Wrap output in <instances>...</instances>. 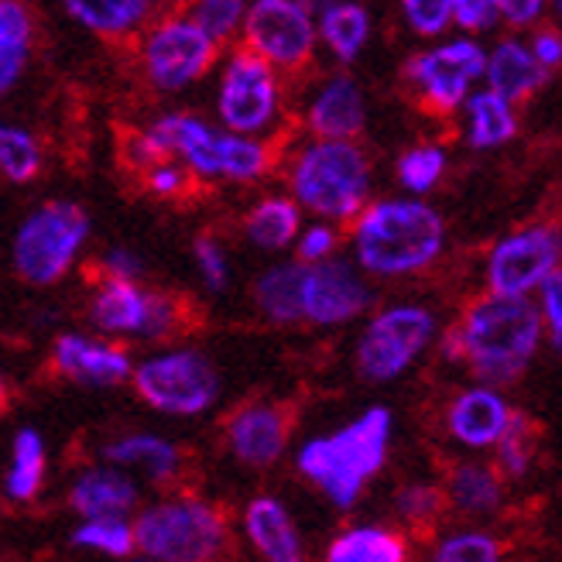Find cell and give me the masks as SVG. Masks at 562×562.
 Returning a JSON list of instances; mask_svg holds the SVG:
<instances>
[{
  "instance_id": "6da1fadb",
  "label": "cell",
  "mask_w": 562,
  "mask_h": 562,
  "mask_svg": "<svg viewBox=\"0 0 562 562\" xmlns=\"http://www.w3.org/2000/svg\"><path fill=\"white\" fill-rule=\"evenodd\" d=\"M391 436V412L368 408L347 429L308 439L299 449V470L313 481L336 508H350L368 476L381 470Z\"/></svg>"
},
{
  "instance_id": "7a4b0ae2",
  "label": "cell",
  "mask_w": 562,
  "mask_h": 562,
  "mask_svg": "<svg viewBox=\"0 0 562 562\" xmlns=\"http://www.w3.org/2000/svg\"><path fill=\"white\" fill-rule=\"evenodd\" d=\"M145 137L161 158L176 155L182 168L200 179L255 182L268 168V151L261 140L216 131L195 114H165L145 131Z\"/></svg>"
},
{
  "instance_id": "3957f363",
  "label": "cell",
  "mask_w": 562,
  "mask_h": 562,
  "mask_svg": "<svg viewBox=\"0 0 562 562\" xmlns=\"http://www.w3.org/2000/svg\"><path fill=\"white\" fill-rule=\"evenodd\" d=\"M357 258L374 274H405L429 265L442 247V220L426 203H378L357 223Z\"/></svg>"
},
{
  "instance_id": "277c9868",
  "label": "cell",
  "mask_w": 562,
  "mask_h": 562,
  "mask_svg": "<svg viewBox=\"0 0 562 562\" xmlns=\"http://www.w3.org/2000/svg\"><path fill=\"white\" fill-rule=\"evenodd\" d=\"M227 546V521L200 497L155 501L134 518V549L148 562H213Z\"/></svg>"
},
{
  "instance_id": "5b68a950",
  "label": "cell",
  "mask_w": 562,
  "mask_h": 562,
  "mask_svg": "<svg viewBox=\"0 0 562 562\" xmlns=\"http://www.w3.org/2000/svg\"><path fill=\"white\" fill-rule=\"evenodd\" d=\"M463 353L484 378H512L539 344V313L525 299H487L467 316Z\"/></svg>"
},
{
  "instance_id": "8992f818",
  "label": "cell",
  "mask_w": 562,
  "mask_h": 562,
  "mask_svg": "<svg viewBox=\"0 0 562 562\" xmlns=\"http://www.w3.org/2000/svg\"><path fill=\"white\" fill-rule=\"evenodd\" d=\"M90 237V216L76 203L48 200L32 210L14 234V268L27 285H55Z\"/></svg>"
},
{
  "instance_id": "52a82bcc",
  "label": "cell",
  "mask_w": 562,
  "mask_h": 562,
  "mask_svg": "<svg viewBox=\"0 0 562 562\" xmlns=\"http://www.w3.org/2000/svg\"><path fill=\"white\" fill-rule=\"evenodd\" d=\"M292 192L319 216H353L368 200V158L350 140H316L292 168Z\"/></svg>"
},
{
  "instance_id": "ba28073f",
  "label": "cell",
  "mask_w": 562,
  "mask_h": 562,
  "mask_svg": "<svg viewBox=\"0 0 562 562\" xmlns=\"http://www.w3.org/2000/svg\"><path fill=\"white\" fill-rule=\"evenodd\" d=\"M140 402L161 415H203L220 398V374L200 350H165L140 360L134 374Z\"/></svg>"
},
{
  "instance_id": "9c48e42d",
  "label": "cell",
  "mask_w": 562,
  "mask_h": 562,
  "mask_svg": "<svg viewBox=\"0 0 562 562\" xmlns=\"http://www.w3.org/2000/svg\"><path fill=\"white\" fill-rule=\"evenodd\" d=\"M140 59H145V72L158 90L176 93L206 76L216 59V42H210L189 14L165 18L145 35Z\"/></svg>"
},
{
  "instance_id": "30bf717a",
  "label": "cell",
  "mask_w": 562,
  "mask_h": 562,
  "mask_svg": "<svg viewBox=\"0 0 562 562\" xmlns=\"http://www.w3.org/2000/svg\"><path fill=\"white\" fill-rule=\"evenodd\" d=\"M216 110L231 134L250 137L265 131L278 110V82L271 66L247 48L234 52L220 76Z\"/></svg>"
},
{
  "instance_id": "8fae6325",
  "label": "cell",
  "mask_w": 562,
  "mask_h": 562,
  "mask_svg": "<svg viewBox=\"0 0 562 562\" xmlns=\"http://www.w3.org/2000/svg\"><path fill=\"white\" fill-rule=\"evenodd\" d=\"M432 336V316L418 305H398L381 313L360 336L357 363L360 374L371 381H391L398 378L408 363L418 357V350Z\"/></svg>"
},
{
  "instance_id": "7c38bea8",
  "label": "cell",
  "mask_w": 562,
  "mask_h": 562,
  "mask_svg": "<svg viewBox=\"0 0 562 562\" xmlns=\"http://www.w3.org/2000/svg\"><path fill=\"white\" fill-rule=\"evenodd\" d=\"M247 52L268 66H302L316 45V24L295 0H258L244 14Z\"/></svg>"
},
{
  "instance_id": "4fadbf2b",
  "label": "cell",
  "mask_w": 562,
  "mask_h": 562,
  "mask_svg": "<svg viewBox=\"0 0 562 562\" xmlns=\"http://www.w3.org/2000/svg\"><path fill=\"white\" fill-rule=\"evenodd\" d=\"M371 295L363 289L357 271L344 261H323V265H305L302 278V319L336 326L360 316L368 308Z\"/></svg>"
},
{
  "instance_id": "5bb4252c",
  "label": "cell",
  "mask_w": 562,
  "mask_h": 562,
  "mask_svg": "<svg viewBox=\"0 0 562 562\" xmlns=\"http://www.w3.org/2000/svg\"><path fill=\"white\" fill-rule=\"evenodd\" d=\"M562 240L552 231H525L508 237L491 258V285L501 299H521L531 285L552 274Z\"/></svg>"
},
{
  "instance_id": "9a60e30c",
  "label": "cell",
  "mask_w": 562,
  "mask_h": 562,
  "mask_svg": "<svg viewBox=\"0 0 562 562\" xmlns=\"http://www.w3.org/2000/svg\"><path fill=\"white\" fill-rule=\"evenodd\" d=\"M52 363L69 381L90 384V387H114L134 374L127 350L103 344V340H90V336H79V333H63L59 340H55Z\"/></svg>"
},
{
  "instance_id": "2e32d148",
  "label": "cell",
  "mask_w": 562,
  "mask_h": 562,
  "mask_svg": "<svg viewBox=\"0 0 562 562\" xmlns=\"http://www.w3.org/2000/svg\"><path fill=\"white\" fill-rule=\"evenodd\" d=\"M484 69H487L484 52L473 42H457V45H442V48L418 55L408 72L422 82V90L436 103L457 106L463 93L470 90V82L476 76H484Z\"/></svg>"
},
{
  "instance_id": "e0dca14e",
  "label": "cell",
  "mask_w": 562,
  "mask_h": 562,
  "mask_svg": "<svg viewBox=\"0 0 562 562\" xmlns=\"http://www.w3.org/2000/svg\"><path fill=\"white\" fill-rule=\"evenodd\" d=\"M137 484L131 481V473L117 467H93L82 470L76 476V484L69 491L72 512L87 518H127L137 504Z\"/></svg>"
},
{
  "instance_id": "ac0fdd59",
  "label": "cell",
  "mask_w": 562,
  "mask_h": 562,
  "mask_svg": "<svg viewBox=\"0 0 562 562\" xmlns=\"http://www.w3.org/2000/svg\"><path fill=\"white\" fill-rule=\"evenodd\" d=\"M227 439H231V449H234V457L240 463L268 467V463H274L281 453H285L289 426H285V418H281L278 408L247 405L231 418Z\"/></svg>"
},
{
  "instance_id": "d6986e66",
  "label": "cell",
  "mask_w": 562,
  "mask_h": 562,
  "mask_svg": "<svg viewBox=\"0 0 562 562\" xmlns=\"http://www.w3.org/2000/svg\"><path fill=\"white\" fill-rule=\"evenodd\" d=\"M244 531L265 562H302V542L292 515L278 497H255L244 512Z\"/></svg>"
},
{
  "instance_id": "ffe728a7",
  "label": "cell",
  "mask_w": 562,
  "mask_h": 562,
  "mask_svg": "<svg viewBox=\"0 0 562 562\" xmlns=\"http://www.w3.org/2000/svg\"><path fill=\"white\" fill-rule=\"evenodd\" d=\"M106 467L117 470H137L140 476H148L151 484H168L182 467V453L176 442H168L155 432H131L114 439L106 449Z\"/></svg>"
},
{
  "instance_id": "44dd1931",
  "label": "cell",
  "mask_w": 562,
  "mask_h": 562,
  "mask_svg": "<svg viewBox=\"0 0 562 562\" xmlns=\"http://www.w3.org/2000/svg\"><path fill=\"white\" fill-rule=\"evenodd\" d=\"M151 313V292H145L137 281H114L106 278L90 302V319L97 329L114 336L145 333Z\"/></svg>"
},
{
  "instance_id": "7402d4cb",
  "label": "cell",
  "mask_w": 562,
  "mask_h": 562,
  "mask_svg": "<svg viewBox=\"0 0 562 562\" xmlns=\"http://www.w3.org/2000/svg\"><path fill=\"white\" fill-rule=\"evenodd\" d=\"M308 127L323 140H347L350 134H357L363 127V97L357 82L347 76L329 79L313 110H308Z\"/></svg>"
},
{
  "instance_id": "603a6c76",
  "label": "cell",
  "mask_w": 562,
  "mask_h": 562,
  "mask_svg": "<svg viewBox=\"0 0 562 562\" xmlns=\"http://www.w3.org/2000/svg\"><path fill=\"white\" fill-rule=\"evenodd\" d=\"M508 408L504 402L487 387H473L453 405V415H449V426H453L457 439L467 446H487L494 439L504 436L508 429Z\"/></svg>"
},
{
  "instance_id": "cb8c5ba5",
  "label": "cell",
  "mask_w": 562,
  "mask_h": 562,
  "mask_svg": "<svg viewBox=\"0 0 562 562\" xmlns=\"http://www.w3.org/2000/svg\"><path fill=\"white\" fill-rule=\"evenodd\" d=\"M35 21L18 0H0V97H8L27 69Z\"/></svg>"
},
{
  "instance_id": "d4e9b609",
  "label": "cell",
  "mask_w": 562,
  "mask_h": 562,
  "mask_svg": "<svg viewBox=\"0 0 562 562\" xmlns=\"http://www.w3.org/2000/svg\"><path fill=\"white\" fill-rule=\"evenodd\" d=\"M66 14L76 24L90 27L93 35L121 38L148 21L151 4L148 0H66Z\"/></svg>"
},
{
  "instance_id": "484cf974",
  "label": "cell",
  "mask_w": 562,
  "mask_h": 562,
  "mask_svg": "<svg viewBox=\"0 0 562 562\" xmlns=\"http://www.w3.org/2000/svg\"><path fill=\"white\" fill-rule=\"evenodd\" d=\"M487 79H491L494 97H501L504 103H508L515 97H525L528 90H536L546 79V69L536 63V55H528L518 42H504L491 55Z\"/></svg>"
},
{
  "instance_id": "4316f807",
  "label": "cell",
  "mask_w": 562,
  "mask_h": 562,
  "mask_svg": "<svg viewBox=\"0 0 562 562\" xmlns=\"http://www.w3.org/2000/svg\"><path fill=\"white\" fill-rule=\"evenodd\" d=\"M302 278H305L302 261L268 268L255 285V299L261 305V313L271 316L274 323L302 319Z\"/></svg>"
},
{
  "instance_id": "83f0119b",
  "label": "cell",
  "mask_w": 562,
  "mask_h": 562,
  "mask_svg": "<svg viewBox=\"0 0 562 562\" xmlns=\"http://www.w3.org/2000/svg\"><path fill=\"white\" fill-rule=\"evenodd\" d=\"M319 35L333 48L336 59L353 63L360 48L368 45L371 18L360 4H326L319 14Z\"/></svg>"
},
{
  "instance_id": "f1b7e54d",
  "label": "cell",
  "mask_w": 562,
  "mask_h": 562,
  "mask_svg": "<svg viewBox=\"0 0 562 562\" xmlns=\"http://www.w3.org/2000/svg\"><path fill=\"white\" fill-rule=\"evenodd\" d=\"M45 481V439L35 429H21L11 446V467L4 491L11 501H32Z\"/></svg>"
},
{
  "instance_id": "f546056e",
  "label": "cell",
  "mask_w": 562,
  "mask_h": 562,
  "mask_svg": "<svg viewBox=\"0 0 562 562\" xmlns=\"http://www.w3.org/2000/svg\"><path fill=\"white\" fill-rule=\"evenodd\" d=\"M244 231H247L250 244H258L265 250L289 247L299 237V206L292 200L271 195V200H261L255 210L247 213Z\"/></svg>"
},
{
  "instance_id": "4dcf8cb0",
  "label": "cell",
  "mask_w": 562,
  "mask_h": 562,
  "mask_svg": "<svg viewBox=\"0 0 562 562\" xmlns=\"http://www.w3.org/2000/svg\"><path fill=\"white\" fill-rule=\"evenodd\" d=\"M326 562H405V546L384 528H353L329 546Z\"/></svg>"
},
{
  "instance_id": "1f68e13d",
  "label": "cell",
  "mask_w": 562,
  "mask_h": 562,
  "mask_svg": "<svg viewBox=\"0 0 562 562\" xmlns=\"http://www.w3.org/2000/svg\"><path fill=\"white\" fill-rule=\"evenodd\" d=\"M515 134V117L508 103L494 93H476L470 100V140L473 148H497Z\"/></svg>"
},
{
  "instance_id": "d6a6232c",
  "label": "cell",
  "mask_w": 562,
  "mask_h": 562,
  "mask_svg": "<svg viewBox=\"0 0 562 562\" xmlns=\"http://www.w3.org/2000/svg\"><path fill=\"white\" fill-rule=\"evenodd\" d=\"M72 546L124 559L134 552V521L127 518H87L72 531Z\"/></svg>"
},
{
  "instance_id": "836d02e7",
  "label": "cell",
  "mask_w": 562,
  "mask_h": 562,
  "mask_svg": "<svg viewBox=\"0 0 562 562\" xmlns=\"http://www.w3.org/2000/svg\"><path fill=\"white\" fill-rule=\"evenodd\" d=\"M42 168L38 140L11 124H0V172L11 182H32Z\"/></svg>"
},
{
  "instance_id": "e575fe53",
  "label": "cell",
  "mask_w": 562,
  "mask_h": 562,
  "mask_svg": "<svg viewBox=\"0 0 562 562\" xmlns=\"http://www.w3.org/2000/svg\"><path fill=\"white\" fill-rule=\"evenodd\" d=\"M453 497L460 501V508L467 512H491L497 497H501V487L494 481V473L484 470V467H460L453 473Z\"/></svg>"
},
{
  "instance_id": "d590c367",
  "label": "cell",
  "mask_w": 562,
  "mask_h": 562,
  "mask_svg": "<svg viewBox=\"0 0 562 562\" xmlns=\"http://www.w3.org/2000/svg\"><path fill=\"white\" fill-rule=\"evenodd\" d=\"M244 14L247 8L240 4V0H200V4L192 8V21L203 27L210 42H227L237 27L244 24Z\"/></svg>"
},
{
  "instance_id": "8d00e7d4",
  "label": "cell",
  "mask_w": 562,
  "mask_h": 562,
  "mask_svg": "<svg viewBox=\"0 0 562 562\" xmlns=\"http://www.w3.org/2000/svg\"><path fill=\"white\" fill-rule=\"evenodd\" d=\"M192 258H195V271H200L203 285L210 292H223L231 285V261L227 250H223L213 237H195L192 244Z\"/></svg>"
},
{
  "instance_id": "74e56055",
  "label": "cell",
  "mask_w": 562,
  "mask_h": 562,
  "mask_svg": "<svg viewBox=\"0 0 562 562\" xmlns=\"http://www.w3.org/2000/svg\"><path fill=\"white\" fill-rule=\"evenodd\" d=\"M442 172V151L439 148H415L398 161V176L408 189L422 192L429 189Z\"/></svg>"
},
{
  "instance_id": "f35d334b",
  "label": "cell",
  "mask_w": 562,
  "mask_h": 562,
  "mask_svg": "<svg viewBox=\"0 0 562 562\" xmlns=\"http://www.w3.org/2000/svg\"><path fill=\"white\" fill-rule=\"evenodd\" d=\"M436 562H497V542L487 536H457L439 549Z\"/></svg>"
},
{
  "instance_id": "ab89813d",
  "label": "cell",
  "mask_w": 562,
  "mask_h": 562,
  "mask_svg": "<svg viewBox=\"0 0 562 562\" xmlns=\"http://www.w3.org/2000/svg\"><path fill=\"white\" fill-rule=\"evenodd\" d=\"M405 18L415 32L422 35H439L446 21L453 18V4H446V0H408L405 4Z\"/></svg>"
},
{
  "instance_id": "60d3db41",
  "label": "cell",
  "mask_w": 562,
  "mask_h": 562,
  "mask_svg": "<svg viewBox=\"0 0 562 562\" xmlns=\"http://www.w3.org/2000/svg\"><path fill=\"white\" fill-rule=\"evenodd\" d=\"M525 429H528L525 415H512L508 429H504V467H508L512 473H525V467H528Z\"/></svg>"
},
{
  "instance_id": "b9f144b4",
  "label": "cell",
  "mask_w": 562,
  "mask_h": 562,
  "mask_svg": "<svg viewBox=\"0 0 562 562\" xmlns=\"http://www.w3.org/2000/svg\"><path fill=\"white\" fill-rule=\"evenodd\" d=\"M333 247H336V234L329 227H323V223H316V227H308L299 237V258H302V265H323Z\"/></svg>"
},
{
  "instance_id": "7bdbcfd3",
  "label": "cell",
  "mask_w": 562,
  "mask_h": 562,
  "mask_svg": "<svg viewBox=\"0 0 562 562\" xmlns=\"http://www.w3.org/2000/svg\"><path fill=\"white\" fill-rule=\"evenodd\" d=\"M186 168L176 165V161H158L148 168V189L158 192V195H176L182 186H186Z\"/></svg>"
},
{
  "instance_id": "ee69618b",
  "label": "cell",
  "mask_w": 562,
  "mask_h": 562,
  "mask_svg": "<svg viewBox=\"0 0 562 562\" xmlns=\"http://www.w3.org/2000/svg\"><path fill=\"white\" fill-rule=\"evenodd\" d=\"M453 18L470 27V32H476V27H491L494 18H497V4H491V0H457L453 4Z\"/></svg>"
},
{
  "instance_id": "f6af8a7d",
  "label": "cell",
  "mask_w": 562,
  "mask_h": 562,
  "mask_svg": "<svg viewBox=\"0 0 562 562\" xmlns=\"http://www.w3.org/2000/svg\"><path fill=\"white\" fill-rule=\"evenodd\" d=\"M439 508V494L432 491V487H408V491H402L398 494V512L405 515V518H426V515H432Z\"/></svg>"
},
{
  "instance_id": "bcb514c9",
  "label": "cell",
  "mask_w": 562,
  "mask_h": 562,
  "mask_svg": "<svg viewBox=\"0 0 562 562\" xmlns=\"http://www.w3.org/2000/svg\"><path fill=\"white\" fill-rule=\"evenodd\" d=\"M542 299H546V313L552 326V340L555 347H562V271H552L542 281Z\"/></svg>"
},
{
  "instance_id": "7dc6e473",
  "label": "cell",
  "mask_w": 562,
  "mask_h": 562,
  "mask_svg": "<svg viewBox=\"0 0 562 562\" xmlns=\"http://www.w3.org/2000/svg\"><path fill=\"white\" fill-rule=\"evenodd\" d=\"M176 323H179V308H176V302L151 292V313H148L145 336H168V333L176 329Z\"/></svg>"
},
{
  "instance_id": "c3c4849f",
  "label": "cell",
  "mask_w": 562,
  "mask_h": 562,
  "mask_svg": "<svg viewBox=\"0 0 562 562\" xmlns=\"http://www.w3.org/2000/svg\"><path fill=\"white\" fill-rule=\"evenodd\" d=\"M103 265H106V271L114 281H137V274L145 271V261H140L134 250H124V247L106 250Z\"/></svg>"
},
{
  "instance_id": "681fc988",
  "label": "cell",
  "mask_w": 562,
  "mask_h": 562,
  "mask_svg": "<svg viewBox=\"0 0 562 562\" xmlns=\"http://www.w3.org/2000/svg\"><path fill=\"white\" fill-rule=\"evenodd\" d=\"M497 11H504L512 24H528L542 14V4L539 0H508V4H497Z\"/></svg>"
},
{
  "instance_id": "f907efd6",
  "label": "cell",
  "mask_w": 562,
  "mask_h": 562,
  "mask_svg": "<svg viewBox=\"0 0 562 562\" xmlns=\"http://www.w3.org/2000/svg\"><path fill=\"white\" fill-rule=\"evenodd\" d=\"M536 63H539V66H555V63H562V38H559V35L546 32V35L536 38Z\"/></svg>"
},
{
  "instance_id": "816d5d0a",
  "label": "cell",
  "mask_w": 562,
  "mask_h": 562,
  "mask_svg": "<svg viewBox=\"0 0 562 562\" xmlns=\"http://www.w3.org/2000/svg\"><path fill=\"white\" fill-rule=\"evenodd\" d=\"M4 405H8V384L0 378V412H4Z\"/></svg>"
},
{
  "instance_id": "f5cc1de1",
  "label": "cell",
  "mask_w": 562,
  "mask_h": 562,
  "mask_svg": "<svg viewBox=\"0 0 562 562\" xmlns=\"http://www.w3.org/2000/svg\"><path fill=\"white\" fill-rule=\"evenodd\" d=\"M137 562H148V559H137Z\"/></svg>"
},
{
  "instance_id": "db71d44e",
  "label": "cell",
  "mask_w": 562,
  "mask_h": 562,
  "mask_svg": "<svg viewBox=\"0 0 562 562\" xmlns=\"http://www.w3.org/2000/svg\"><path fill=\"white\" fill-rule=\"evenodd\" d=\"M559 11H562V4H559Z\"/></svg>"
}]
</instances>
